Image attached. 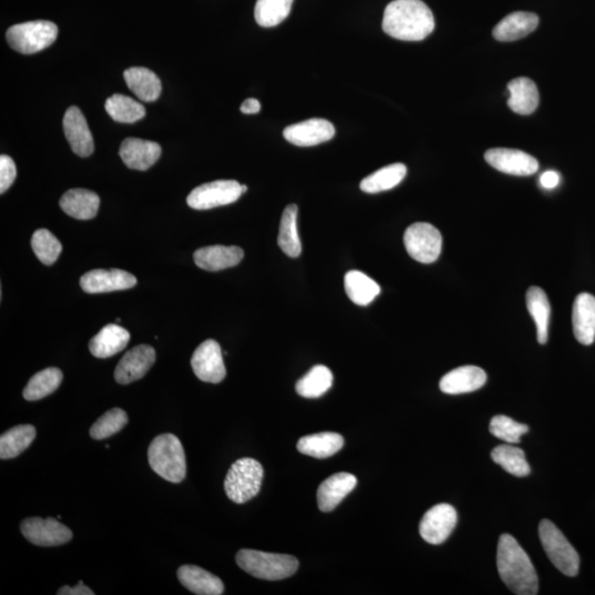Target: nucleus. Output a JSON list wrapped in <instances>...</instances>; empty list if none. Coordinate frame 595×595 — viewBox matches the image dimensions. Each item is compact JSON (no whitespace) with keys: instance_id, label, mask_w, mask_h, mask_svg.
<instances>
[{"instance_id":"nucleus-11","label":"nucleus","mask_w":595,"mask_h":595,"mask_svg":"<svg viewBox=\"0 0 595 595\" xmlns=\"http://www.w3.org/2000/svg\"><path fill=\"white\" fill-rule=\"evenodd\" d=\"M458 522L457 510L449 504H439L428 510L420 526V536L431 545H440L452 534Z\"/></svg>"},{"instance_id":"nucleus-43","label":"nucleus","mask_w":595,"mask_h":595,"mask_svg":"<svg viewBox=\"0 0 595 595\" xmlns=\"http://www.w3.org/2000/svg\"><path fill=\"white\" fill-rule=\"evenodd\" d=\"M17 169L11 157L0 156V193H4L16 180Z\"/></svg>"},{"instance_id":"nucleus-36","label":"nucleus","mask_w":595,"mask_h":595,"mask_svg":"<svg viewBox=\"0 0 595 595\" xmlns=\"http://www.w3.org/2000/svg\"><path fill=\"white\" fill-rule=\"evenodd\" d=\"M105 110L115 122L124 124L136 123L146 116L143 104L123 94L109 97L105 102Z\"/></svg>"},{"instance_id":"nucleus-33","label":"nucleus","mask_w":595,"mask_h":595,"mask_svg":"<svg viewBox=\"0 0 595 595\" xmlns=\"http://www.w3.org/2000/svg\"><path fill=\"white\" fill-rule=\"evenodd\" d=\"M346 295L357 306H369L379 295L380 287L373 279L357 271L347 273L344 278Z\"/></svg>"},{"instance_id":"nucleus-15","label":"nucleus","mask_w":595,"mask_h":595,"mask_svg":"<svg viewBox=\"0 0 595 595\" xmlns=\"http://www.w3.org/2000/svg\"><path fill=\"white\" fill-rule=\"evenodd\" d=\"M336 134L332 123L323 118H311L290 125L283 130V137L292 145L299 147L317 146L327 143Z\"/></svg>"},{"instance_id":"nucleus-47","label":"nucleus","mask_w":595,"mask_h":595,"mask_svg":"<svg viewBox=\"0 0 595 595\" xmlns=\"http://www.w3.org/2000/svg\"><path fill=\"white\" fill-rule=\"evenodd\" d=\"M246 192H248V187H246V185H241V192L245 193Z\"/></svg>"},{"instance_id":"nucleus-28","label":"nucleus","mask_w":595,"mask_h":595,"mask_svg":"<svg viewBox=\"0 0 595 595\" xmlns=\"http://www.w3.org/2000/svg\"><path fill=\"white\" fill-rule=\"evenodd\" d=\"M509 106L516 114L527 116L539 105V92L534 82L528 77H518L509 83Z\"/></svg>"},{"instance_id":"nucleus-10","label":"nucleus","mask_w":595,"mask_h":595,"mask_svg":"<svg viewBox=\"0 0 595 595\" xmlns=\"http://www.w3.org/2000/svg\"><path fill=\"white\" fill-rule=\"evenodd\" d=\"M20 531L28 542L40 547L61 546L73 538L71 529L54 518H31L22 520Z\"/></svg>"},{"instance_id":"nucleus-13","label":"nucleus","mask_w":595,"mask_h":595,"mask_svg":"<svg viewBox=\"0 0 595 595\" xmlns=\"http://www.w3.org/2000/svg\"><path fill=\"white\" fill-rule=\"evenodd\" d=\"M487 164L504 174L526 176L536 174L539 164L528 153L516 149L494 148L485 152Z\"/></svg>"},{"instance_id":"nucleus-22","label":"nucleus","mask_w":595,"mask_h":595,"mask_svg":"<svg viewBox=\"0 0 595 595\" xmlns=\"http://www.w3.org/2000/svg\"><path fill=\"white\" fill-rule=\"evenodd\" d=\"M574 333L583 346H591L595 340V298L580 294L575 298L573 310Z\"/></svg>"},{"instance_id":"nucleus-37","label":"nucleus","mask_w":595,"mask_h":595,"mask_svg":"<svg viewBox=\"0 0 595 595\" xmlns=\"http://www.w3.org/2000/svg\"><path fill=\"white\" fill-rule=\"evenodd\" d=\"M332 371L324 365H317L309 371L296 385L297 393L305 398H319L332 387Z\"/></svg>"},{"instance_id":"nucleus-17","label":"nucleus","mask_w":595,"mask_h":595,"mask_svg":"<svg viewBox=\"0 0 595 595\" xmlns=\"http://www.w3.org/2000/svg\"><path fill=\"white\" fill-rule=\"evenodd\" d=\"M63 130L65 138L76 155L85 158L94 152V141L90 127L78 107L71 106L65 111Z\"/></svg>"},{"instance_id":"nucleus-32","label":"nucleus","mask_w":595,"mask_h":595,"mask_svg":"<svg viewBox=\"0 0 595 595\" xmlns=\"http://www.w3.org/2000/svg\"><path fill=\"white\" fill-rule=\"evenodd\" d=\"M407 175L406 166L393 164L375 171L361 183V190L366 193H379L397 187Z\"/></svg>"},{"instance_id":"nucleus-39","label":"nucleus","mask_w":595,"mask_h":595,"mask_svg":"<svg viewBox=\"0 0 595 595\" xmlns=\"http://www.w3.org/2000/svg\"><path fill=\"white\" fill-rule=\"evenodd\" d=\"M294 0H257L255 20L260 27L273 28L289 16Z\"/></svg>"},{"instance_id":"nucleus-46","label":"nucleus","mask_w":595,"mask_h":595,"mask_svg":"<svg viewBox=\"0 0 595 595\" xmlns=\"http://www.w3.org/2000/svg\"><path fill=\"white\" fill-rule=\"evenodd\" d=\"M262 109L259 102L256 99H249L243 102V104L240 106V111L244 114H257Z\"/></svg>"},{"instance_id":"nucleus-18","label":"nucleus","mask_w":595,"mask_h":595,"mask_svg":"<svg viewBox=\"0 0 595 595\" xmlns=\"http://www.w3.org/2000/svg\"><path fill=\"white\" fill-rule=\"evenodd\" d=\"M119 156L129 169L146 171L159 159L161 147L157 143L129 137L122 143Z\"/></svg>"},{"instance_id":"nucleus-20","label":"nucleus","mask_w":595,"mask_h":595,"mask_svg":"<svg viewBox=\"0 0 595 595\" xmlns=\"http://www.w3.org/2000/svg\"><path fill=\"white\" fill-rule=\"evenodd\" d=\"M357 478L350 473H337L330 477L319 486L317 499L320 510L329 513L355 489Z\"/></svg>"},{"instance_id":"nucleus-12","label":"nucleus","mask_w":595,"mask_h":595,"mask_svg":"<svg viewBox=\"0 0 595 595\" xmlns=\"http://www.w3.org/2000/svg\"><path fill=\"white\" fill-rule=\"evenodd\" d=\"M192 365L195 376L202 382L218 384L225 379L224 361L220 344L216 341H204L194 351Z\"/></svg>"},{"instance_id":"nucleus-4","label":"nucleus","mask_w":595,"mask_h":595,"mask_svg":"<svg viewBox=\"0 0 595 595\" xmlns=\"http://www.w3.org/2000/svg\"><path fill=\"white\" fill-rule=\"evenodd\" d=\"M236 562L245 573L268 581L289 578L299 566V562L294 556L250 550L237 552Z\"/></svg>"},{"instance_id":"nucleus-3","label":"nucleus","mask_w":595,"mask_h":595,"mask_svg":"<svg viewBox=\"0 0 595 595\" xmlns=\"http://www.w3.org/2000/svg\"><path fill=\"white\" fill-rule=\"evenodd\" d=\"M148 461L152 471L166 481L178 485L187 474V462L183 444L172 434L156 436L148 449Z\"/></svg>"},{"instance_id":"nucleus-34","label":"nucleus","mask_w":595,"mask_h":595,"mask_svg":"<svg viewBox=\"0 0 595 595\" xmlns=\"http://www.w3.org/2000/svg\"><path fill=\"white\" fill-rule=\"evenodd\" d=\"M298 207L290 204L282 213L281 230H279L278 245L282 252L289 257H299L301 254V241L298 234Z\"/></svg>"},{"instance_id":"nucleus-1","label":"nucleus","mask_w":595,"mask_h":595,"mask_svg":"<svg viewBox=\"0 0 595 595\" xmlns=\"http://www.w3.org/2000/svg\"><path fill=\"white\" fill-rule=\"evenodd\" d=\"M434 29V13L421 0H394L385 9L383 30L392 38L421 41Z\"/></svg>"},{"instance_id":"nucleus-41","label":"nucleus","mask_w":595,"mask_h":595,"mask_svg":"<svg viewBox=\"0 0 595 595\" xmlns=\"http://www.w3.org/2000/svg\"><path fill=\"white\" fill-rule=\"evenodd\" d=\"M31 248L40 262L46 266L53 265L62 252V245L57 237L45 229L35 232L31 239Z\"/></svg>"},{"instance_id":"nucleus-40","label":"nucleus","mask_w":595,"mask_h":595,"mask_svg":"<svg viewBox=\"0 0 595 595\" xmlns=\"http://www.w3.org/2000/svg\"><path fill=\"white\" fill-rule=\"evenodd\" d=\"M128 424V415L123 409L113 408L106 412L93 424L90 436L94 440H104L118 434Z\"/></svg>"},{"instance_id":"nucleus-5","label":"nucleus","mask_w":595,"mask_h":595,"mask_svg":"<svg viewBox=\"0 0 595 595\" xmlns=\"http://www.w3.org/2000/svg\"><path fill=\"white\" fill-rule=\"evenodd\" d=\"M264 468L252 458L237 460L232 464L224 481L227 497L236 504H244L262 489Z\"/></svg>"},{"instance_id":"nucleus-27","label":"nucleus","mask_w":595,"mask_h":595,"mask_svg":"<svg viewBox=\"0 0 595 595\" xmlns=\"http://www.w3.org/2000/svg\"><path fill=\"white\" fill-rule=\"evenodd\" d=\"M130 91L143 102L151 103L159 99L162 91L160 78L146 68H130L124 72Z\"/></svg>"},{"instance_id":"nucleus-23","label":"nucleus","mask_w":595,"mask_h":595,"mask_svg":"<svg viewBox=\"0 0 595 595\" xmlns=\"http://www.w3.org/2000/svg\"><path fill=\"white\" fill-rule=\"evenodd\" d=\"M539 25L536 13L516 12L509 13L493 29V37L501 43H510L531 35Z\"/></svg>"},{"instance_id":"nucleus-38","label":"nucleus","mask_w":595,"mask_h":595,"mask_svg":"<svg viewBox=\"0 0 595 595\" xmlns=\"http://www.w3.org/2000/svg\"><path fill=\"white\" fill-rule=\"evenodd\" d=\"M492 459L511 476L524 477L531 474V467L522 449L508 444L496 446L492 451Z\"/></svg>"},{"instance_id":"nucleus-8","label":"nucleus","mask_w":595,"mask_h":595,"mask_svg":"<svg viewBox=\"0 0 595 595\" xmlns=\"http://www.w3.org/2000/svg\"><path fill=\"white\" fill-rule=\"evenodd\" d=\"M403 243L412 258L422 264H431L439 258L443 236L429 223H415L404 232Z\"/></svg>"},{"instance_id":"nucleus-26","label":"nucleus","mask_w":595,"mask_h":595,"mask_svg":"<svg viewBox=\"0 0 595 595\" xmlns=\"http://www.w3.org/2000/svg\"><path fill=\"white\" fill-rule=\"evenodd\" d=\"M101 200L95 192L86 189L69 190L60 200V207L77 220H91L99 212Z\"/></svg>"},{"instance_id":"nucleus-19","label":"nucleus","mask_w":595,"mask_h":595,"mask_svg":"<svg viewBox=\"0 0 595 595\" xmlns=\"http://www.w3.org/2000/svg\"><path fill=\"white\" fill-rule=\"evenodd\" d=\"M243 258L244 250L237 246H208L198 249L193 255L195 265L207 272H220L234 267Z\"/></svg>"},{"instance_id":"nucleus-30","label":"nucleus","mask_w":595,"mask_h":595,"mask_svg":"<svg viewBox=\"0 0 595 595\" xmlns=\"http://www.w3.org/2000/svg\"><path fill=\"white\" fill-rule=\"evenodd\" d=\"M528 313L536 323L537 338L541 344L548 341V328L550 321V304L546 292L539 287L529 288L526 294Z\"/></svg>"},{"instance_id":"nucleus-16","label":"nucleus","mask_w":595,"mask_h":595,"mask_svg":"<svg viewBox=\"0 0 595 595\" xmlns=\"http://www.w3.org/2000/svg\"><path fill=\"white\" fill-rule=\"evenodd\" d=\"M82 289L87 294H104V292L130 289L136 286L137 279L128 272L120 269H94L81 277Z\"/></svg>"},{"instance_id":"nucleus-29","label":"nucleus","mask_w":595,"mask_h":595,"mask_svg":"<svg viewBox=\"0 0 595 595\" xmlns=\"http://www.w3.org/2000/svg\"><path fill=\"white\" fill-rule=\"evenodd\" d=\"M344 439L336 432H320L306 436L298 441L297 449L302 454L315 459H328L343 448Z\"/></svg>"},{"instance_id":"nucleus-48","label":"nucleus","mask_w":595,"mask_h":595,"mask_svg":"<svg viewBox=\"0 0 595 595\" xmlns=\"http://www.w3.org/2000/svg\"><path fill=\"white\" fill-rule=\"evenodd\" d=\"M120 321H122V320H120L119 318L116 319V322H118V323L120 322Z\"/></svg>"},{"instance_id":"nucleus-44","label":"nucleus","mask_w":595,"mask_h":595,"mask_svg":"<svg viewBox=\"0 0 595 595\" xmlns=\"http://www.w3.org/2000/svg\"><path fill=\"white\" fill-rule=\"evenodd\" d=\"M59 595H94V591H92L90 588H87L85 583H83V581H80V583H77V587H62L61 589H59V591L57 592Z\"/></svg>"},{"instance_id":"nucleus-9","label":"nucleus","mask_w":595,"mask_h":595,"mask_svg":"<svg viewBox=\"0 0 595 595\" xmlns=\"http://www.w3.org/2000/svg\"><path fill=\"white\" fill-rule=\"evenodd\" d=\"M241 194V184L237 181L217 180L195 188L189 194L187 203L194 210H210L236 202Z\"/></svg>"},{"instance_id":"nucleus-6","label":"nucleus","mask_w":595,"mask_h":595,"mask_svg":"<svg viewBox=\"0 0 595 595\" xmlns=\"http://www.w3.org/2000/svg\"><path fill=\"white\" fill-rule=\"evenodd\" d=\"M59 29L53 21L37 20L9 28L7 43L17 53L34 54L48 48L57 40Z\"/></svg>"},{"instance_id":"nucleus-35","label":"nucleus","mask_w":595,"mask_h":595,"mask_svg":"<svg viewBox=\"0 0 595 595\" xmlns=\"http://www.w3.org/2000/svg\"><path fill=\"white\" fill-rule=\"evenodd\" d=\"M62 371L55 367H50L32 376L29 383L23 389V398L26 401L36 402L53 394L61 385Z\"/></svg>"},{"instance_id":"nucleus-7","label":"nucleus","mask_w":595,"mask_h":595,"mask_svg":"<svg viewBox=\"0 0 595 595\" xmlns=\"http://www.w3.org/2000/svg\"><path fill=\"white\" fill-rule=\"evenodd\" d=\"M539 537H541L543 550L560 573L568 576L578 575L580 568L578 552L566 541L565 534L558 529L555 524H552L550 520L543 519L539 525Z\"/></svg>"},{"instance_id":"nucleus-42","label":"nucleus","mask_w":595,"mask_h":595,"mask_svg":"<svg viewBox=\"0 0 595 595\" xmlns=\"http://www.w3.org/2000/svg\"><path fill=\"white\" fill-rule=\"evenodd\" d=\"M528 430V426L519 424L503 415L495 416L490 424L491 434L508 444L520 443V438L526 435Z\"/></svg>"},{"instance_id":"nucleus-21","label":"nucleus","mask_w":595,"mask_h":595,"mask_svg":"<svg viewBox=\"0 0 595 595\" xmlns=\"http://www.w3.org/2000/svg\"><path fill=\"white\" fill-rule=\"evenodd\" d=\"M486 379V373L480 367L462 366L444 376L440 380V389L449 395L472 393L482 388Z\"/></svg>"},{"instance_id":"nucleus-24","label":"nucleus","mask_w":595,"mask_h":595,"mask_svg":"<svg viewBox=\"0 0 595 595\" xmlns=\"http://www.w3.org/2000/svg\"><path fill=\"white\" fill-rule=\"evenodd\" d=\"M130 334L118 324H107L90 341V351L97 359H107L126 348Z\"/></svg>"},{"instance_id":"nucleus-14","label":"nucleus","mask_w":595,"mask_h":595,"mask_svg":"<svg viewBox=\"0 0 595 595\" xmlns=\"http://www.w3.org/2000/svg\"><path fill=\"white\" fill-rule=\"evenodd\" d=\"M156 362V351L151 346L142 344L132 348L119 361L115 370V379L120 385H127L141 379Z\"/></svg>"},{"instance_id":"nucleus-25","label":"nucleus","mask_w":595,"mask_h":595,"mask_svg":"<svg viewBox=\"0 0 595 595\" xmlns=\"http://www.w3.org/2000/svg\"><path fill=\"white\" fill-rule=\"evenodd\" d=\"M178 579L185 589L199 595H221L224 584L216 575L192 565L180 566Z\"/></svg>"},{"instance_id":"nucleus-45","label":"nucleus","mask_w":595,"mask_h":595,"mask_svg":"<svg viewBox=\"0 0 595 595\" xmlns=\"http://www.w3.org/2000/svg\"><path fill=\"white\" fill-rule=\"evenodd\" d=\"M560 183V176L556 171H546L541 176V184L545 189L556 188Z\"/></svg>"},{"instance_id":"nucleus-2","label":"nucleus","mask_w":595,"mask_h":595,"mask_svg":"<svg viewBox=\"0 0 595 595\" xmlns=\"http://www.w3.org/2000/svg\"><path fill=\"white\" fill-rule=\"evenodd\" d=\"M497 569L510 591L518 595L538 593V576L531 559L510 534H501L497 548Z\"/></svg>"},{"instance_id":"nucleus-31","label":"nucleus","mask_w":595,"mask_h":595,"mask_svg":"<svg viewBox=\"0 0 595 595\" xmlns=\"http://www.w3.org/2000/svg\"><path fill=\"white\" fill-rule=\"evenodd\" d=\"M37 436V430L31 425H20L12 428L0 436V459L17 458L23 451L29 448Z\"/></svg>"}]
</instances>
